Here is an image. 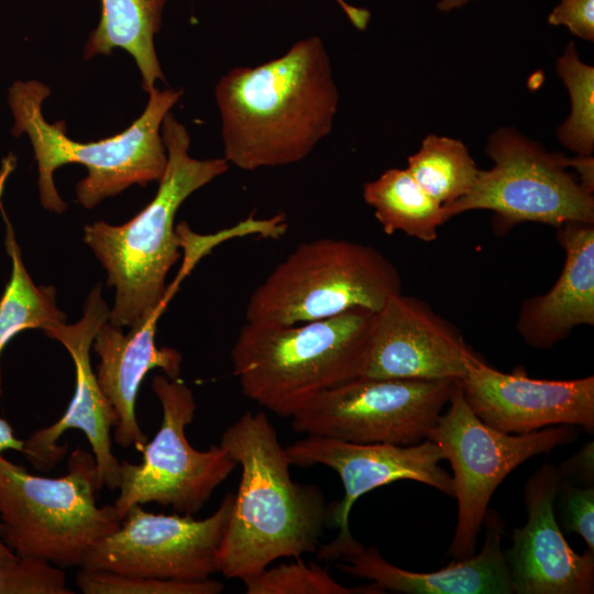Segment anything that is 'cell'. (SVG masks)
I'll return each mask as SVG.
<instances>
[{
    "instance_id": "1",
    "label": "cell",
    "mask_w": 594,
    "mask_h": 594,
    "mask_svg": "<svg viewBox=\"0 0 594 594\" xmlns=\"http://www.w3.org/2000/svg\"><path fill=\"white\" fill-rule=\"evenodd\" d=\"M224 158L244 170L306 158L332 130L339 92L323 41L302 38L282 56L234 67L215 90Z\"/></svg>"
},
{
    "instance_id": "2",
    "label": "cell",
    "mask_w": 594,
    "mask_h": 594,
    "mask_svg": "<svg viewBox=\"0 0 594 594\" xmlns=\"http://www.w3.org/2000/svg\"><path fill=\"white\" fill-rule=\"evenodd\" d=\"M220 446L241 468L218 553V572L242 580L280 558L317 551L327 517L323 493L292 479V461L263 411L244 413Z\"/></svg>"
},
{
    "instance_id": "3",
    "label": "cell",
    "mask_w": 594,
    "mask_h": 594,
    "mask_svg": "<svg viewBox=\"0 0 594 594\" xmlns=\"http://www.w3.org/2000/svg\"><path fill=\"white\" fill-rule=\"evenodd\" d=\"M167 164L154 198L128 222L96 221L84 228V242L107 272L114 288L108 322L133 328L164 310L173 294L166 277L179 258L180 238L174 220L180 205L196 190L224 174V157L197 160L189 155L190 136L168 112L161 127Z\"/></svg>"
},
{
    "instance_id": "4",
    "label": "cell",
    "mask_w": 594,
    "mask_h": 594,
    "mask_svg": "<svg viewBox=\"0 0 594 594\" xmlns=\"http://www.w3.org/2000/svg\"><path fill=\"white\" fill-rule=\"evenodd\" d=\"M50 94V88L37 80H18L8 90L12 134L15 138L26 134L31 142L37 164L40 200L46 210L62 213L67 209L53 179L54 172L66 164L87 168V176L76 185L77 200L86 209L132 185L160 182L167 164L161 127L182 90L154 87L144 111L129 128L95 142L74 141L63 121L51 124L45 120L42 106Z\"/></svg>"
},
{
    "instance_id": "5",
    "label": "cell",
    "mask_w": 594,
    "mask_h": 594,
    "mask_svg": "<svg viewBox=\"0 0 594 594\" xmlns=\"http://www.w3.org/2000/svg\"><path fill=\"white\" fill-rule=\"evenodd\" d=\"M376 312L354 308L297 324L242 326L231 350L242 393L280 417L362 375Z\"/></svg>"
},
{
    "instance_id": "6",
    "label": "cell",
    "mask_w": 594,
    "mask_h": 594,
    "mask_svg": "<svg viewBox=\"0 0 594 594\" xmlns=\"http://www.w3.org/2000/svg\"><path fill=\"white\" fill-rule=\"evenodd\" d=\"M96 462L80 448L61 477L30 474L0 454V524L19 558L81 568L89 551L120 526L113 505L96 501Z\"/></svg>"
},
{
    "instance_id": "7",
    "label": "cell",
    "mask_w": 594,
    "mask_h": 594,
    "mask_svg": "<svg viewBox=\"0 0 594 594\" xmlns=\"http://www.w3.org/2000/svg\"><path fill=\"white\" fill-rule=\"evenodd\" d=\"M402 293L396 266L377 249L339 239L300 243L256 287L245 321L297 324L354 308L378 312Z\"/></svg>"
},
{
    "instance_id": "8",
    "label": "cell",
    "mask_w": 594,
    "mask_h": 594,
    "mask_svg": "<svg viewBox=\"0 0 594 594\" xmlns=\"http://www.w3.org/2000/svg\"><path fill=\"white\" fill-rule=\"evenodd\" d=\"M494 165L480 170L468 195L443 206L447 221L470 210H490L494 228L506 232L521 222L559 227L594 223V197L570 172V158L550 153L513 128H499L488 139Z\"/></svg>"
},
{
    "instance_id": "9",
    "label": "cell",
    "mask_w": 594,
    "mask_h": 594,
    "mask_svg": "<svg viewBox=\"0 0 594 594\" xmlns=\"http://www.w3.org/2000/svg\"><path fill=\"white\" fill-rule=\"evenodd\" d=\"M449 405L428 439L453 471L458 518L449 554L461 560L474 554L491 498L505 477L530 458L574 441L576 430L559 425L522 435L501 432L472 411L459 381Z\"/></svg>"
},
{
    "instance_id": "10",
    "label": "cell",
    "mask_w": 594,
    "mask_h": 594,
    "mask_svg": "<svg viewBox=\"0 0 594 594\" xmlns=\"http://www.w3.org/2000/svg\"><path fill=\"white\" fill-rule=\"evenodd\" d=\"M152 389L162 407V421L141 449L142 462L123 460L120 464L119 496L113 504L120 520L131 506L147 503L195 515L237 466L220 444L200 451L189 443L186 427L197 406L183 380L158 374Z\"/></svg>"
},
{
    "instance_id": "11",
    "label": "cell",
    "mask_w": 594,
    "mask_h": 594,
    "mask_svg": "<svg viewBox=\"0 0 594 594\" xmlns=\"http://www.w3.org/2000/svg\"><path fill=\"white\" fill-rule=\"evenodd\" d=\"M458 381L359 376L309 400L292 427L354 443L416 444L428 439Z\"/></svg>"
},
{
    "instance_id": "12",
    "label": "cell",
    "mask_w": 594,
    "mask_h": 594,
    "mask_svg": "<svg viewBox=\"0 0 594 594\" xmlns=\"http://www.w3.org/2000/svg\"><path fill=\"white\" fill-rule=\"evenodd\" d=\"M234 501L228 493L208 517L153 514L131 506L81 568L174 581H202L218 572V553Z\"/></svg>"
},
{
    "instance_id": "13",
    "label": "cell",
    "mask_w": 594,
    "mask_h": 594,
    "mask_svg": "<svg viewBox=\"0 0 594 594\" xmlns=\"http://www.w3.org/2000/svg\"><path fill=\"white\" fill-rule=\"evenodd\" d=\"M110 308L102 297L100 284L88 294L81 318L73 323H57L45 334L57 340L70 354L75 365L76 385L64 415L51 426L37 429L23 440L22 454L42 472L52 470L66 454L67 444H58L69 429L85 433L96 462V486L117 490L120 462L112 452L111 428L116 413L101 391L90 364V349L99 329L109 320Z\"/></svg>"
},
{
    "instance_id": "14",
    "label": "cell",
    "mask_w": 594,
    "mask_h": 594,
    "mask_svg": "<svg viewBox=\"0 0 594 594\" xmlns=\"http://www.w3.org/2000/svg\"><path fill=\"white\" fill-rule=\"evenodd\" d=\"M459 382L472 411L501 432L522 435L553 425L594 432L593 376L531 378L521 367L504 373L479 358Z\"/></svg>"
},
{
    "instance_id": "15",
    "label": "cell",
    "mask_w": 594,
    "mask_h": 594,
    "mask_svg": "<svg viewBox=\"0 0 594 594\" xmlns=\"http://www.w3.org/2000/svg\"><path fill=\"white\" fill-rule=\"evenodd\" d=\"M479 358L451 322L425 301L399 293L376 312L361 376L462 380Z\"/></svg>"
},
{
    "instance_id": "16",
    "label": "cell",
    "mask_w": 594,
    "mask_h": 594,
    "mask_svg": "<svg viewBox=\"0 0 594 594\" xmlns=\"http://www.w3.org/2000/svg\"><path fill=\"white\" fill-rule=\"evenodd\" d=\"M293 465H323L337 472L344 496L333 513L338 538L352 536L349 516L362 495L399 480H411L454 496L452 476L439 464L440 448L429 439L416 444L354 443L307 435L285 447Z\"/></svg>"
},
{
    "instance_id": "17",
    "label": "cell",
    "mask_w": 594,
    "mask_h": 594,
    "mask_svg": "<svg viewBox=\"0 0 594 594\" xmlns=\"http://www.w3.org/2000/svg\"><path fill=\"white\" fill-rule=\"evenodd\" d=\"M561 474L543 462L525 486L527 521L513 531L505 553L513 593L592 594L594 552L580 554L565 540L554 515Z\"/></svg>"
},
{
    "instance_id": "18",
    "label": "cell",
    "mask_w": 594,
    "mask_h": 594,
    "mask_svg": "<svg viewBox=\"0 0 594 594\" xmlns=\"http://www.w3.org/2000/svg\"><path fill=\"white\" fill-rule=\"evenodd\" d=\"M485 541L477 554L455 560L433 572H411L387 562L374 547L364 548L353 536L334 538L319 548V559H341L346 574L372 581L384 591L407 594H510L505 553L502 551L504 521L487 509Z\"/></svg>"
},
{
    "instance_id": "19",
    "label": "cell",
    "mask_w": 594,
    "mask_h": 594,
    "mask_svg": "<svg viewBox=\"0 0 594 594\" xmlns=\"http://www.w3.org/2000/svg\"><path fill=\"white\" fill-rule=\"evenodd\" d=\"M163 311H156L128 333L107 321L92 342L99 356L97 381L117 416L113 440L122 448L135 447L141 451L147 440L135 413L139 389L145 375L160 369L169 378L180 376V352L172 348H157L155 343L156 324Z\"/></svg>"
},
{
    "instance_id": "20",
    "label": "cell",
    "mask_w": 594,
    "mask_h": 594,
    "mask_svg": "<svg viewBox=\"0 0 594 594\" xmlns=\"http://www.w3.org/2000/svg\"><path fill=\"white\" fill-rule=\"evenodd\" d=\"M557 239L565 252L563 268L546 294L522 302L516 324L536 349H551L574 328L594 324V223H563Z\"/></svg>"
},
{
    "instance_id": "21",
    "label": "cell",
    "mask_w": 594,
    "mask_h": 594,
    "mask_svg": "<svg viewBox=\"0 0 594 594\" xmlns=\"http://www.w3.org/2000/svg\"><path fill=\"white\" fill-rule=\"evenodd\" d=\"M166 0H101V16L84 50L86 58L122 48L135 61L142 87L150 92L164 80L154 45Z\"/></svg>"
},
{
    "instance_id": "22",
    "label": "cell",
    "mask_w": 594,
    "mask_h": 594,
    "mask_svg": "<svg viewBox=\"0 0 594 594\" xmlns=\"http://www.w3.org/2000/svg\"><path fill=\"white\" fill-rule=\"evenodd\" d=\"M363 198L386 234L397 231L431 242L447 222L443 206L414 179L407 168H391L363 186Z\"/></svg>"
},
{
    "instance_id": "23",
    "label": "cell",
    "mask_w": 594,
    "mask_h": 594,
    "mask_svg": "<svg viewBox=\"0 0 594 594\" xmlns=\"http://www.w3.org/2000/svg\"><path fill=\"white\" fill-rule=\"evenodd\" d=\"M0 209L6 222L4 246L11 261V274L0 298V359L7 344L28 329L48 328L66 322L67 316L57 307L56 290L52 286H37L24 265L14 229ZM2 376L0 369V396Z\"/></svg>"
},
{
    "instance_id": "24",
    "label": "cell",
    "mask_w": 594,
    "mask_h": 594,
    "mask_svg": "<svg viewBox=\"0 0 594 594\" xmlns=\"http://www.w3.org/2000/svg\"><path fill=\"white\" fill-rule=\"evenodd\" d=\"M407 169L436 201L448 206L472 189L480 168L460 140L429 134L408 157Z\"/></svg>"
},
{
    "instance_id": "25",
    "label": "cell",
    "mask_w": 594,
    "mask_h": 594,
    "mask_svg": "<svg viewBox=\"0 0 594 594\" xmlns=\"http://www.w3.org/2000/svg\"><path fill=\"white\" fill-rule=\"evenodd\" d=\"M556 68L571 101L570 114L558 129V138L576 155L590 156L594 150V67L580 59L570 42Z\"/></svg>"
},
{
    "instance_id": "26",
    "label": "cell",
    "mask_w": 594,
    "mask_h": 594,
    "mask_svg": "<svg viewBox=\"0 0 594 594\" xmlns=\"http://www.w3.org/2000/svg\"><path fill=\"white\" fill-rule=\"evenodd\" d=\"M248 594H380L385 591L372 582L345 586L332 579L327 569L297 559L265 568L241 580Z\"/></svg>"
},
{
    "instance_id": "27",
    "label": "cell",
    "mask_w": 594,
    "mask_h": 594,
    "mask_svg": "<svg viewBox=\"0 0 594 594\" xmlns=\"http://www.w3.org/2000/svg\"><path fill=\"white\" fill-rule=\"evenodd\" d=\"M77 587L85 594H218L223 584L211 580L174 581L80 568Z\"/></svg>"
},
{
    "instance_id": "28",
    "label": "cell",
    "mask_w": 594,
    "mask_h": 594,
    "mask_svg": "<svg viewBox=\"0 0 594 594\" xmlns=\"http://www.w3.org/2000/svg\"><path fill=\"white\" fill-rule=\"evenodd\" d=\"M62 568L43 560L16 558L0 566V594H73Z\"/></svg>"
},
{
    "instance_id": "29",
    "label": "cell",
    "mask_w": 594,
    "mask_h": 594,
    "mask_svg": "<svg viewBox=\"0 0 594 594\" xmlns=\"http://www.w3.org/2000/svg\"><path fill=\"white\" fill-rule=\"evenodd\" d=\"M556 497L565 530L581 536L594 552V487H579L561 479Z\"/></svg>"
},
{
    "instance_id": "30",
    "label": "cell",
    "mask_w": 594,
    "mask_h": 594,
    "mask_svg": "<svg viewBox=\"0 0 594 594\" xmlns=\"http://www.w3.org/2000/svg\"><path fill=\"white\" fill-rule=\"evenodd\" d=\"M552 25H563L578 37L594 40V0H560L548 16Z\"/></svg>"
},
{
    "instance_id": "31",
    "label": "cell",
    "mask_w": 594,
    "mask_h": 594,
    "mask_svg": "<svg viewBox=\"0 0 594 594\" xmlns=\"http://www.w3.org/2000/svg\"><path fill=\"white\" fill-rule=\"evenodd\" d=\"M562 479H570L583 486H593L594 482V443L584 444L573 457L558 468Z\"/></svg>"
},
{
    "instance_id": "32",
    "label": "cell",
    "mask_w": 594,
    "mask_h": 594,
    "mask_svg": "<svg viewBox=\"0 0 594 594\" xmlns=\"http://www.w3.org/2000/svg\"><path fill=\"white\" fill-rule=\"evenodd\" d=\"M570 166L574 170L578 180L588 193L594 191V161L593 155L582 156L576 155L570 158Z\"/></svg>"
},
{
    "instance_id": "33",
    "label": "cell",
    "mask_w": 594,
    "mask_h": 594,
    "mask_svg": "<svg viewBox=\"0 0 594 594\" xmlns=\"http://www.w3.org/2000/svg\"><path fill=\"white\" fill-rule=\"evenodd\" d=\"M23 440L15 437L13 428L2 417H0V454L7 450L22 452Z\"/></svg>"
},
{
    "instance_id": "34",
    "label": "cell",
    "mask_w": 594,
    "mask_h": 594,
    "mask_svg": "<svg viewBox=\"0 0 594 594\" xmlns=\"http://www.w3.org/2000/svg\"><path fill=\"white\" fill-rule=\"evenodd\" d=\"M472 1H475V0H440L437 3V8L441 12H449V11L462 8Z\"/></svg>"
},
{
    "instance_id": "35",
    "label": "cell",
    "mask_w": 594,
    "mask_h": 594,
    "mask_svg": "<svg viewBox=\"0 0 594 594\" xmlns=\"http://www.w3.org/2000/svg\"><path fill=\"white\" fill-rule=\"evenodd\" d=\"M2 526L0 524V566L15 560L18 557L13 551L6 544L1 536Z\"/></svg>"
},
{
    "instance_id": "36",
    "label": "cell",
    "mask_w": 594,
    "mask_h": 594,
    "mask_svg": "<svg viewBox=\"0 0 594 594\" xmlns=\"http://www.w3.org/2000/svg\"><path fill=\"white\" fill-rule=\"evenodd\" d=\"M12 162H6L2 166V172L0 173V198L3 191L4 183L12 170Z\"/></svg>"
}]
</instances>
